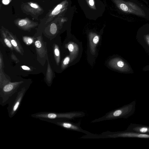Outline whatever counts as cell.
Returning a JSON list of instances; mask_svg holds the SVG:
<instances>
[{"mask_svg": "<svg viewBox=\"0 0 149 149\" xmlns=\"http://www.w3.org/2000/svg\"><path fill=\"white\" fill-rule=\"evenodd\" d=\"M115 2L119 8L123 12L141 17H144L146 15L143 10L133 2L122 0H115Z\"/></svg>", "mask_w": 149, "mask_h": 149, "instance_id": "cell-6", "label": "cell"}, {"mask_svg": "<svg viewBox=\"0 0 149 149\" xmlns=\"http://www.w3.org/2000/svg\"><path fill=\"white\" fill-rule=\"evenodd\" d=\"M22 40L24 43L27 45H30L34 43V37L30 36H23Z\"/></svg>", "mask_w": 149, "mask_h": 149, "instance_id": "cell-17", "label": "cell"}, {"mask_svg": "<svg viewBox=\"0 0 149 149\" xmlns=\"http://www.w3.org/2000/svg\"><path fill=\"white\" fill-rule=\"evenodd\" d=\"M57 27L54 23L51 24L50 26L49 32L46 34V36L50 40L54 38L57 32Z\"/></svg>", "mask_w": 149, "mask_h": 149, "instance_id": "cell-14", "label": "cell"}, {"mask_svg": "<svg viewBox=\"0 0 149 149\" xmlns=\"http://www.w3.org/2000/svg\"><path fill=\"white\" fill-rule=\"evenodd\" d=\"M109 65L111 67L120 70H123L126 66L125 63L118 58H114L110 60Z\"/></svg>", "mask_w": 149, "mask_h": 149, "instance_id": "cell-11", "label": "cell"}, {"mask_svg": "<svg viewBox=\"0 0 149 149\" xmlns=\"http://www.w3.org/2000/svg\"><path fill=\"white\" fill-rule=\"evenodd\" d=\"M27 22L25 19H21L19 21L18 23V25L19 27H22V28L25 29H28L29 28L26 26Z\"/></svg>", "mask_w": 149, "mask_h": 149, "instance_id": "cell-19", "label": "cell"}, {"mask_svg": "<svg viewBox=\"0 0 149 149\" xmlns=\"http://www.w3.org/2000/svg\"><path fill=\"white\" fill-rule=\"evenodd\" d=\"M145 39L147 44L149 46V34H147L145 36Z\"/></svg>", "mask_w": 149, "mask_h": 149, "instance_id": "cell-23", "label": "cell"}, {"mask_svg": "<svg viewBox=\"0 0 149 149\" xmlns=\"http://www.w3.org/2000/svg\"><path fill=\"white\" fill-rule=\"evenodd\" d=\"M31 6L32 7V8H38V5H37L36 4L33 3H31L30 4Z\"/></svg>", "mask_w": 149, "mask_h": 149, "instance_id": "cell-26", "label": "cell"}, {"mask_svg": "<svg viewBox=\"0 0 149 149\" xmlns=\"http://www.w3.org/2000/svg\"><path fill=\"white\" fill-rule=\"evenodd\" d=\"M62 5L61 4L58 5L54 10H60L62 8Z\"/></svg>", "mask_w": 149, "mask_h": 149, "instance_id": "cell-24", "label": "cell"}, {"mask_svg": "<svg viewBox=\"0 0 149 149\" xmlns=\"http://www.w3.org/2000/svg\"><path fill=\"white\" fill-rule=\"evenodd\" d=\"M1 36L2 44L6 47H8L11 50H13L14 48L7 36L5 32L2 30L1 31Z\"/></svg>", "mask_w": 149, "mask_h": 149, "instance_id": "cell-13", "label": "cell"}, {"mask_svg": "<svg viewBox=\"0 0 149 149\" xmlns=\"http://www.w3.org/2000/svg\"><path fill=\"white\" fill-rule=\"evenodd\" d=\"M125 130L149 134V126L135 123H131Z\"/></svg>", "mask_w": 149, "mask_h": 149, "instance_id": "cell-10", "label": "cell"}, {"mask_svg": "<svg viewBox=\"0 0 149 149\" xmlns=\"http://www.w3.org/2000/svg\"><path fill=\"white\" fill-rule=\"evenodd\" d=\"M47 66L46 76V81L48 86H50L54 78V73L50 65L49 58L47 59Z\"/></svg>", "mask_w": 149, "mask_h": 149, "instance_id": "cell-12", "label": "cell"}, {"mask_svg": "<svg viewBox=\"0 0 149 149\" xmlns=\"http://www.w3.org/2000/svg\"><path fill=\"white\" fill-rule=\"evenodd\" d=\"M34 45L37 54V60L42 66L45 65L48 58L47 43L41 36L34 37Z\"/></svg>", "mask_w": 149, "mask_h": 149, "instance_id": "cell-7", "label": "cell"}, {"mask_svg": "<svg viewBox=\"0 0 149 149\" xmlns=\"http://www.w3.org/2000/svg\"><path fill=\"white\" fill-rule=\"evenodd\" d=\"M53 51L54 58L57 65H58L60 60V51L58 45L56 44H54Z\"/></svg>", "mask_w": 149, "mask_h": 149, "instance_id": "cell-16", "label": "cell"}, {"mask_svg": "<svg viewBox=\"0 0 149 149\" xmlns=\"http://www.w3.org/2000/svg\"><path fill=\"white\" fill-rule=\"evenodd\" d=\"M20 67L23 70L28 71H32L33 70L32 68H31L30 67L26 65H22Z\"/></svg>", "mask_w": 149, "mask_h": 149, "instance_id": "cell-22", "label": "cell"}, {"mask_svg": "<svg viewBox=\"0 0 149 149\" xmlns=\"http://www.w3.org/2000/svg\"><path fill=\"white\" fill-rule=\"evenodd\" d=\"M67 130L81 132L87 134V137L93 134L82 129L80 126V123H74L65 119L59 120L50 122Z\"/></svg>", "mask_w": 149, "mask_h": 149, "instance_id": "cell-8", "label": "cell"}, {"mask_svg": "<svg viewBox=\"0 0 149 149\" xmlns=\"http://www.w3.org/2000/svg\"><path fill=\"white\" fill-rule=\"evenodd\" d=\"M65 46L69 50L70 54L72 55H76L78 52L79 48L78 45L74 42H69Z\"/></svg>", "mask_w": 149, "mask_h": 149, "instance_id": "cell-15", "label": "cell"}, {"mask_svg": "<svg viewBox=\"0 0 149 149\" xmlns=\"http://www.w3.org/2000/svg\"><path fill=\"white\" fill-rule=\"evenodd\" d=\"M85 116L82 111H75L67 112L57 113L52 112H41L32 114L31 117L41 120L50 122L59 120H71Z\"/></svg>", "mask_w": 149, "mask_h": 149, "instance_id": "cell-2", "label": "cell"}, {"mask_svg": "<svg viewBox=\"0 0 149 149\" xmlns=\"http://www.w3.org/2000/svg\"><path fill=\"white\" fill-rule=\"evenodd\" d=\"M60 10H53L52 13V14L53 15H56L58 14L60 12Z\"/></svg>", "mask_w": 149, "mask_h": 149, "instance_id": "cell-25", "label": "cell"}, {"mask_svg": "<svg viewBox=\"0 0 149 149\" xmlns=\"http://www.w3.org/2000/svg\"><path fill=\"white\" fill-rule=\"evenodd\" d=\"M27 90L26 86L18 89L9 100L7 109L9 117L12 118L17 112Z\"/></svg>", "mask_w": 149, "mask_h": 149, "instance_id": "cell-4", "label": "cell"}, {"mask_svg": "<svg viewBox=\"0 0 149 149\" xmlns=\"http://www.w3.org/2000/svg\"><path fill=\"white\" fill-rule=\"evenodd\" d=\"M70 60L69 56L65 57L61 65V68L62 70L65 69L68 66Z\"/></svg>", "mask_w": 149, "mask_h": 149, "instance_id": "cell-18", "label": "cell"}, {"mask_svg": "<svg viewBox=\"0 0 149 149\" xmlns=\"http://www.w3.org/2000/svg\"><path fill=\"white\" fill-rule=\"evenodd\" d=\"M10 57L11 59L15 61L16 63H17L19 62V60L17 58V57L13 52L11 53L10 55Z\"/></svg>", "mask_w": 149, "mask_h": 149, "instance_id": "cell-21", "label": "cell"}, {"mask_svg": "<svg viewBox=\"0 0 149 149\" xmlns=\"http://www.w3.org/2000/svg\"><path fill=\"white\" fill-rule=\"evenodd\" d=\"M136 104V101L134 100L129 104L108 112L103 116L92 121L91 123L121 118H128L135 112Z\"/></svg>", "mask_w": 149, "mask_h": 149, "instance_id": "cell-1", "label": "cell"}, {"mask_svg": "<svg viewBox=\"0 0 149 149\" xmlns=\"http://www.w3.org/2000/svg\"><path fill=\"white\" fill-rule=\"evenodd\" d=\"M10 43L15 51L23 56L24 54V50L19 40L15 36L11 33L6 30L5 31Z\"/></svg>", "mask_w": 149, "mask_h": 149, "instance_id": "cell-9", "label": "cell"}, {"mask_svg": "<svg viewBox=\"0 0 149 149\" xmlns=\"http://www.w3.org/2000/svg\"><path fill=\"white\" fill-rule=\"evenodd\" d=\"M23 81L11 82L10 81L0 87V104L2 106L8 104L10 98L16 93Z\"/></svg>", "mask_w": 149, "mask_h": 149, "instance_id": "cell-3", "label": "cell"}, {"mask_svg": "<svg viewBox=\"0 0 149 149\" xmlns=\"http://www.w3.org/2000/svg\"><path fill=\"white\" fill-rule=\"evenodd\" d=\"M119 137L149 139V134L126 130L117 132L107 131L102 133L100 135H97V138H115Z\"/></svg>", "mask_w": 149, "mask_h": 149, "instance_id": "cell-5", "label": "cell"}, {"mask_svg": "<svg viewBox=\"0 0 149 149\" xmlns=\"http://www.w3.org/2000/svg\"><path fill=\"white\" fill-rule=\"evenodd\" d=\"M2 3L4 4H8L9 3V0H2Z\"/></svg>", "mask_w": 149, "mask_h": 149, "instance_id": "cell-27", "label": "cell"}, {"mask_svg": "<svg viewBox=\"0 0 149 149\" xmlns=\"http://www.w3.org/2000/svg\"><path fill=\"white\" fill-rule=\"evenodd\" d=\"M89 3L91 5L93 6L94 5L93 0H90L89 1Z\"/></svg>", "mask_w": 149, "mask_h": 149, "instance_id": "cell-28", "label": "cell"}, {"mask_svg": "<svg viewBox=\"0 0 149 149\" xmlns=\"http://www.w3.org/2000/svg\"><path fill=\"white\" fill-rule=\"evenodd\" d=\"M90 39L92 40V41L90 40V41H92L93 44L92 46L93 45L94 47V46L96 45L98 42L99 40V37L97 35H95L92 38H90Z\"/></svg>", "mask_w": 149, "mask_h": 149, "instance_id": "cell-20", "label": "cell"}]
</instances>
